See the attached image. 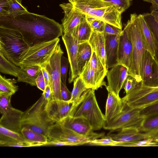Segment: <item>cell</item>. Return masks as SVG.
I'll return each mask as SVG.
<instances>
[{"label":"cell","mask_w":158,"mask_h":158,"mask_svg":"<svg viewBox=\"0 0 158 158\" xmlns=\"http://www.w3.org/2000/svg\"><path fill=\"white\" fill-rule=\"evenodd\" d=\"M19 3L21 4L22 0H17Z\"/></svg>","instance_id":"11a10c76"},{"label":"cell","mask_w":158,"mask_h":158,"mask_svg":"<svg viewBox=\"0 0 158 158\" xmlns=\"http://www.w3.org/2000/svg\"><path fill=\"white\" fill-rule=\"evenodd\" d=\"M142 15L152 35L155 49L154 57L158 63V10Z\"/></svg>","instance_id":"d4e9b609"},{"label":"cell","mask_w":158,"mask_h":158,"mask_svg":"<svg viewBox=\"0 0 158 158\" xmlns=\"http://www.w3.org/2000/svg\"><path fill=\"white\" fill-rule=\"evenodd\" d=\"M79 76L84 82L87 89H92L96 90L98 89L96 76L91 68L90 61L86 64Z\"/></svg>","instance_id":"1f68e13d"},{"label":"cell","mask_w":158,"mask_h":158,"mask_svg":"<svg viewBox=\"0 0 158 158\" xmlns=\"http://www.w3.org/2000/svg\"><path fill=\"white\" fill-rule=\"evenodd\" d=\"M90 63L91 68L95 75L98 88L102 87L103 85L106 86L104 80L106 76L108 69L105 68L101 61L94 51H92Z\"/></svg>","instance_id":"4316f807"},{"label":"cell","mask_w":158,"mask_h":158,"mask_svg":"<svg viewBox=\"0 0 158 158\" xmlns=\"http://www.w3.org/2000/svg\"><path fill=\"white\" fill-rule=\"evenodd\" d=\"M0 26L19 31L29 47L53 40L63 33L62 24L44 15L29 12L15 18L0 16Z\"/></svg>","instance_id":"6da1fadb"},{"label":"cell","mask_w":158,"mask_h":158,"mask_svg":"<svg viewBox=\"0 0 158 158\" xmlns=\"http://www.w3.org/2000/svg\"><path fill=\"white\" fill-rule=\"evenodd\" d=\"M48 101L42 94L35 103L23 112L21 120L22 128H30L47 137L49 128L55 123L47 112Z\"/></svg>","instance_id":"5b68a950"},{"label":"cell","mask_w":158,"mask_h":158,"mask_svg":"<svg viewBox=\"0 0 158 158\" xmlns=\"http://www.w3.org/2000/svg\"><path fill=\"white\" fill-rule=\"evenodd\" d=\"M11 97L7 95L0 96V111L2 114L0 120V125L20 133L22 128L21 120L23 112L11 106Z\"/></svg>","instance_id":"30bf717a"},{"label":"cell","mask_w":158,"mask_h":158,"mask_svg":"<svg viewBox=\"0 0 158 158\" xmlns=\"http://www.w3.org/2000/svg\"><path fill=\"white\" fill-rule=\"evenodd\" d=\"M59 122L77 133L92 139L102 137L105 135L104 133L94 132L88 122L82 117L69 115L62 119Z\"/></svg>","instance_id":"4fadbf2b"},{"label":"cell","mask_w":158,"mask_h":158,"mask_svg":"<svg viewBox=\"0 0 158 158\" xmlns=\"http://www.w3.org/2000/svg\"><path fill=\"white\" fill-rule=\"evenodd\" d=\"M156 139H157V141L158 142V138H156Z\"/></svg>","instance_id":"9f6ffc18"},{"label":"cell","mask_w":158,"mask_h":158,"mask_svg":"<svg viewBox=\"0 0 158 158\" xmlns=\"http://www.w3.org/2000/svg\"><path fill=\"white\" fill-rule=\"evenodd\" d=\"M35 82L36 86L38 89L43 92L45 88L46 84L41 71L39 73L36 79Z\"/></svg>","instance_id":"c3c4849f"},{"label":"cell","mask_w":158,"mask_h":158,"mask_svg":"<svg viewBox=\"0 0 158 158\" xmlns=\"http://www.w3.org/2000/svg\"><path fill=\"white\" fill-rule=\"evenodd\" d=\"M73 81V88L71 92V97L69 101L73 103V104L79 99L84 92L87 89L84 82L79 76Z\"/></svg>","instance_id":"d590c367"},{"label":"cell","mask_w":158,"mask_h":158,"mask_svg":"<svg viewBox=\"0 0 158 158\" xmlns=\"http://www.w3.org/2000/svg\"><path fill=\"white\" fill-rule=\"evenodd\" d=\"M69 64L68 58L63 55L60 62V72L61 77L64 83L66 85L67 73Z\"/></svg>","instance_id":"7bdbcfd3"},{"label":"cell","mask_w":158,"mask_h":158,"mask_svg":"<svg viewBox=\"0 0 158 158\" xmlns=\"http://www.w3.org/2000/svg\"><path fill=\"white\" fill-rule=\"evenodd\" d=\"M140 75L143 86L158 87V63L147 49L145 51L142 59Z\"/></svg>","instance_id":"7c38bea8"},{"label":"cell","mask_w":158,"mask_h":158,"mask_svg":"<svg viewBox=\"0 0 158 158\" xmlns=\"http://www.w3.org/2000/svg\"><path fill=\"white\" fill-rule=\"evenodd\" d=\"M71 3L85 15L98 18L122 29L121 14L111 3L103 0H76Z\"/></svg>","instance_id":"3957f363"},{"label":"cell","mask_w":158,"mask_h":158,"mask_svg":"<svg viewBox=\"0 0 158 158\" xmlns=\"http://www.w3.org/2000/svg\"><path fill=\"white\" fill-rule=\"evenodd\" d=\"M108 95L106 100L105 116L108 122L119 114L123 109L125 103L122 98L114 94L108 86H106Z\"/></svg>","instance_id":"44dd1931"},{"label":"cell","mask_w":158,"mask_h":158,"mask_svg":"<svg viewBox=\"0 0 158 158\" xmlns=\"http://www.w3.org/2000/svg\"><path fill=\"white\" fill-rule=\"evenodd\" d=\"M92 53V48L88 41L78 44L77 58L79 75L86 64L90 61Z\"/></svg>","instance_id":"f1b7e54d"},{"label":"cell","mask_w":158,"mask_h":158,"mask_svg":"<svg viewBox=\"0 0 158 158\" xmlns=\"http://www.w3.org/2000/svg\"><path fill=\"white\" fill-rule=\"evenodd\" d=\"M16 80L15 79L6 78L0 75V94L12 95L18 90V87L15 85Z\"/></svg>","instance_id":"e575fe53"},{"label":"cell","mask_w":158,"mask_h":158,"mask_svg":"<svg viewBox=\"0 0 158 158\" xmlns=\"http://www.w3.org/2000/svg\"><path fill=\"white\" fill-rule=\"evenodd\" d=\"M30 47L18 31L0 26V52L18 67Z\"/></svg>","instance_id":"277c9868"},{"label":"cell","mask_w":158,"mask_h":158,"mask_svg":"<svg viewBox=\"0 0 158 158\" xmlns=\"http://www.w3.org/2000/svg\"><path fill=\"white\" fill-rule=\"evenodd\" d=\"M20 133L27 142L36 146H44L48 140L47 136L26 127L22 128Z\"/></svg>","instance_id":"4dcf8cb0"},{"label":"cell","mask_w":158,"mask_h":158,"mask_svg":"<svg viewBox=\"0 0 158 158\" xmlns=\"http://www.w3.org/2000/svg\"><path fill=\"white\" fill-rule=\"evenodd\" d=\"M59 6L64 14L61 19L63 33H69L73 35L77 27L85 15L75 9L70 2L63 3Z\"/></svg>","instance_id":"2e32d148"},{"label":"cell","mask_w":158,"mask_h":158,"mask_svg":"<svg viewBox=\"0 0 158 158\" xmlns=\"http://www.w3.org/2000/svg\"><path fill=\"white\" fill-rule=\"evenodd\" d=\"M123 29L132 43L134 77L137 81L140 82L141 63L143 54L147 49L143 36L139 15L135 13L131 14L130 19L125 24Z\"/></svg>","instance_id":"8992f818"},{"label":"cell","mask_w":158,"mask_h":158,"mask_svg":"<svg viewBox=\"0 0 158 158\" xmlns=\"http://www.w3.org/2000/svg\"><path fill=\"white\" fill-rule=\"evenodd\" d=\"M60 41V39L58 38L30 47L23 59L21 66H43L49 61Z\"/></svg>","instance_id":"52a82bcc"},{"label":"cell","mask_w":158,"mask_h":158,"mask_svg":"<svg viewBox=\"0 0 158 158\" xmlns=\"http://www.w3.org/2000/svg\"><path fill=\"white\" fill-rule=\"evenodd\" d=\"M41 71L44 79L46 86L49 85L51 86V79L50 75L45 67L42 66Z\"/></svg>","instance_id":"816d5d0a"},{"label":"cell","mask_w":158,"mask_h":158,"mask_svg":"<svg viewBox=\"0 0 158 158\" xmlns=\"http://www.w3.org/2000/svg\"><path fill=\"white\" fill-rule=\"evenodd\" d=\"M85 144L81 142H70L55 141L48 140L47 142L45 145V146H79Z\"/></svg>","instance_id":"f6af8a7d"},{"label":"cell","mask_w":158,"mask_h":158,"mask_svg":"<svg viewBox=\"0 0 158 158\" xmlns=\"http://www.w3.org/2000/svg\"><path fill=\"white\" fill-rule=\"evenodd\" d=\"M122 99L129 107L142 109L158 101V89L141 84Z\"/></svg>","instance_id":"9c48e42d"},{"label":"cell","mask_w":158,"mask_h":158,"mask_svg":"<svg viewBox=\"0 0 158 158\" xmlns=\"http://www.w3.org/2000/svg\"><path fill=\"white\" fill-rule=\"evenodd\" d=\"M128 75L127 69L120 64L115 66L108 71L106 75L108 86L117 96L119 97V92Z\"/></svg>","instance_id":"ac0fdd59"},{"label":"cell","mask_w":158,"mask_h":158,"mask_svg":"<svg viewBox=\"0 0 158 158\" xmlns=\"http://www.w3.org/2000/svg\"><path fill=\"white\" fill-rule=\"evenodd\" d=\"M44 98L49 101L53 99V94L51 86L49 85L46 86L45 89L42 94Z\"/></svg>","instance_id":"f907efd6"},{"label":"cell","mask_w":158,"mask_h":158,"mask_svg":"<svg viewBox=\"0 0 158 158\" xmlns=\"http://www.w3.org/2000/svg\"><path fill=\"white\" fill-rule=\"evenodd\" d=\"M73 103L69 101L52 99L48 101L47 110L49 117L55 123L69 115Z\"/></svg>","instance_id":"d6986e66"},{"label":"cell","mask_w":158,"mask_h":158,"mask_svg":"<svg viewBox=\"0 0 158 158\" xmlns=\"http://www.w3.org/2000/svg\"><path fill=\"white\" fill-rule=\"evenodd\" d=\"M47 137L49 140L81 142L85 144L92 140L77 133L59 122L55 123L49 128Z\"/></svg>","instance_id":"5bb4252c"},{"label":"cell","mask_w":158,"mask_h":158,"mask_svg":"<svg viewBox=\"0 0 158 158\" xmlns=\"http://www.w3.org/2000/svg\"><path fill=\"white\" fill-rule=\"evenodd\" d=\"M62 38L66 48L69 60L70 68L68 82L71 83L79 75L77 58L79 44L76 38L70 33L64 34Z\"/></svg>","instance_id":"9a60e30c"},{"label":"cell","mask_w":158,"mask_h":158,"mask_svg":"<svg viewBox=\"0 0 158 158\" xmlns=\"http://www.w3.org/2000/svg\"><path fill=\"white\" fill-rule=\"evenodd\" d=\"M10 3L8 0H0V16H4L9 9Z\"/></svg>","instance_id":"681fc988"},{"label":"cell","mask_w":158,"mask_h":158,"mask_svg":"<svg viewBox=\"0 0 158 158\" xmlns=\"http://www.w3.org/2000/svg\"><path fill=\"white\" fill-rule=\"evenodd\" d=\"M86 19L89 24L92 31L100 33H103L105 23L98 18L85 15Z\"/></svg>","instance_id":"f35d334b"},{"label":"cell","mask_w":158,"mask_h":158,"mask_svg":"<svg viewBox=\"0 0 158 158\" xmlns=\"http://www.w3.org/2000/svg\"><path fill=\"white\" fill-rule=\"evenodd\" d=\"M119 142L113 140L111 137L108 135L102 137L99 139H95L88 141L87 144L92 145L100 146H116Z\"/></svg>","instance_id":"ab89813d"},{"label":"cell","mask_w":158,"mask_h":158,"mask_svg":"<svg viewBox=\"0 0 158 158\" xmlns=\"http://www.w3.org/2000/svg\"><path fill=\"white\" fill-rule=\"evenodd\" d=\"M41 71V67L39 66L21 65L17 77V81L25 82L32 86H36V79Z\"/></svg>","instance_id":"484cf974"},{"label":"cell","mask_w":158,"mask_h":158,"mask_svg":"<svg viewBox=\"0 0 158 158\" xmlns=\"http://www.w3.org/2000/svg\"><path fill=\"white\" fill-rule=\"evenodd\" d=\"M139 130L150 137L158 138V114L145 117Z\"/></svg>","instance_id":"83f0119b"},{"label":"cell","mask_w":158,"mask_h":158,"mask_svg":"<svg viewBox=\"0 0 158 158\" xmlns=\"http://www.w3.org/2000/svg\"><path fill=\"white\" fill-rule=\"evenodd\" d=\"M123 32L122 29L105 23L104 33L112 35H121Z\"/></svg>","instance_id":"bcb514c9"},{"label":"cell","mask_w":158,"mask_h":158,"mask_svg":"<svg viewBox=\"0 0 158 158\" xmlns=\"http://www.w3.org/2000/svg\"><path fill=\"white\" fill-rule=\"evenodd\" d=\"M68 0L69 2L72 3L74 2L76 0Z\"/></svg>","instance_id":"db71d44e"},{"label":"cell","mask_w":158,"mask_h":158,"mask_svg":"<svg viewBox=\"0 0 158 158\" xmlns=\"http://www.w3.org/2000/svg\"><path fill=\"white\" fill-rule=\"evenodd\" d=\"M141 109L131 108L125 104L122 111L110 120L106 122L103 128L112 131L127 127L139 129L144 118L140 114Z\"/></svg>","instance_id":"ba28073f"},{"label":"cell","mask_w":158,"mask_h":158,"mask_svg":"<svg viewBox=\"0 0 158 158\" xmlns=\"http://www.w3.org/2000/svg\"><path fill=\"white\" fill-rule=\"evenodd\" d=\"M20 67H18L6 58L0 52V72L17 77Z\"/></svg>","instance_id":"836d02e7"},{"label":"cell","mask_w":158,"mask_h":158,"mask_svg":"<svg viewBox=\"0 0 158 158\" xmlns=\"http://www.w3.org/2000/svg\"><path fill=\"white\" fill-rule=\"evenodd\" d=\"M63 53L60 45L59 44L49 61L42 66L45 67L51 76L53 99L62 100L60 91L61 80L60 62Z\"/></svg>","instance_id":"8fae6325"},{"label":"cell","mask_w":158,"mask_h":158,"mask_svg":"<svg viewBox=\"0 0 158 158\" xmlns=\"http://www.w3.org/2000/svg\"><path fill=\"white\" fill-rule=\"evenodd\" d=\"M119 64L126 67L129 75L134 77L133 49L131 41L126 31L123 29L120 35L118 50Z\"/></svg>","instance_id":"e0dca14e"},{"label":"cell","mask_w":158,"mask_h":158,"mask_svg":"<svg viewBox=\"0 0 158 158\" xmlns=\"http://www.w3.org/2000/svg\"><path fill=\"white\" fill-rule=\"evenodd\" d=\"M151 3V10H158V0H143Z\"/></svg>","instance_id":"f5cc1de1"},{"label":"cell","mask_w":158,"mask_h":158,"mask_svg":"<svg viewBox=\"0 0 158 158\" xmlns=\"http://www.w3.org/2000/svg\"><path fill=\"white\" fill-rule=\"evenodd\" d=\"M141 84L132 76L129 75L125 81L122 89H124L126 94L131 92L134 89Z\"/></svg>","instance_id":"60d3db41"},{"label":"cell","mask_w":158,"mask_h":158,"mask_svg":"<svg viewBox=\"0 0 158 158\" xmlns=\"http://www.w3.org/2000/svg\"><path fill=\"white\" fill-rule=\"evenodd\" d=\"M140 114L144 117L158 114V101L147 107L141 109Z\"/></svg>","instance_id":"ee69618b"},{"label":"cell","mask_w":158,"mask_h":158,"mask_svg":"<svg viewBox=\"0 0 158 158\" xmlns=\"http://www.w3.org/2000/svg\"><path fill=\"white\" fill-rule=\"evenodd\" d=\"M104 34L105 40L106 67L108 69L119 64L118 50L121 35Z\"/></svg>","instance_id":"ffe728a7"},{"label":"cell","mask_w":158,"mask_h":158,"mask_svg":"<svg viewBox=\"0 0 158 158\" xmlns=\"http://www.w3.org/2000/svg\"><path fill=\"white\" fill-rule=\"evenodd\" d=\"M116 146L125 147H156L158 142L156 138L149 137L144 139L129 142H118Z\"/></svg>","instance_id":"74e56055"},{"label":"cell","mask_w":158,"mask_h":158,"mask_svg":"<svg viewBox=\"0 0 158 158\" xmlns=\"http://www.w3.org/2000/svg\"><path fill=\"white\" fill-rule=\"evenodd\" d=\"M95 90L88 89L85 91L79 99L73 104L69 115L84 118L94 131L103 128L106 121L105 115L101 111L96 100Z\"/></svg>","instance_id":"7a4b0ae2"},{"label":"cell","mask_w":158,"mask_h":158,"mask_svg":"<svg viewBox=\"0 0 158 158\" xmlns=\"http://www.w3.org/2000/svg\"><path fill=\"white\" fill-rule=\"evenodd\" d=\"M109 135L113 140L120 143L131 142L150 137L140 132L138 129L134 127L123 128L117 134Z\"/></svg>","instance_id":"7402d4cb"},{"label":"cell","mask_w":158,"mask_h":158,"mask_svg":"<svg viewBox=\"0 0 158 158\" xmlns=\"http://www.w3.org/2000/svg\"><path fill=\"white\" fill-rule=\"evenodd\" d=\"M143 36L147 50L154 56L155 49L153 37L142 15H139Z\"/></svg>","instance_id":"d6a6232c"},{"label":"cell","mask_w":158,"mask_h":158,"mask_svg":"<svg viewBox=\"0 0 158 158\" xmlns=\"http://www.w3.org/2000/svg\"><path fill=\"white\" fill-rule=\"evenodd\" d=\"M8 0L10 3L9 8L4 16L15 18L28 12L26 8L17 0Z\"/></svg>","instance_id":"8d00e7d4"},{"label":"cell","mask_w":158,"mask_h":158,"mask_svg":"<svg viewBox=\"0 0 158 158\" xmlns=\"http://www.w3.org/2000/svg\"><path fill=\"white\" fill-rule=\"evenodd\" d=\"M92 30L87 21L85 15L83 17L76 29L74 36L78 44L88 41L91 35Z\"/></svg>","instance_id":"f546056e"},{"label":"cell","mask_w":158,"mask_h":158,"mask_svg":"<svg viewBox=\"0 0 158 158\" xmlns=\"http://www.w3.org/2000/svg\"><path fill=\"white\" fill-rule=\"evenodd\" d=\"M115 6L118 12L122 14L131 6L132 0H103Z\"/></svg>","instance_id":"b9f144b4"},{"label":"cell","mask_w":158,"mask_h":158,"mask_svg":"<svg viewBox=\"0 0 158 158\" xmlns=\"http://www.w3.org/2000/svg\"><path fill=\"white\" fill-rule=\"evenodd\" d=\"M22 143H32L27 142L21 133L11 130L0 125L1 146L13 147L15 144Z\"/></svg>","instance_id":"cb8c5ba5"},{"label":"cell","mask_w":158,"mask_h":158,"mask_svg":"<svg viewBox=\"0 0 158 158\" xmlns=\"http://www.w3.org/2000/svg\"><path fill=\"white\" fill-rule=\"evenodd\" d=\"M88 42L92 51L96 53L104 66L106 68L105 40L104 33L93 31Z\"/></svg>","instance_id":"603a6c76"},{"label":"cell","mask_w":158,"mask_h":158,"mask_svg":"<svg viewBox=\"0 0 158 158\" xmlns=\"http://www.w3.org/2000/svg\"><path fill=\"white\" fill-rule=\"evenodd\" d=\"M60 91L62 100L65 101H69L71 97V92L67 88L66 85L61 81Z\"/></svg>","instance_id":"7dc6e473"}]
</instances>
